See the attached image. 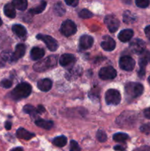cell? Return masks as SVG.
Returning <instances> with one entry per match:
<instances>
[{
	"label": "cell",
	"instance_id": "44",
	"mask_svg": "<svg viewBox=\"0 0 150 151\" xmlns=\"http://www.w3.org/2000/svg\"><path fill=\"white\" fill-rule=\"evenodd\" d=\"M10 151H24V149L21 147H14V148H13Z\"/></svg>",
	"mask_w": 150,
	"mask_h": 151
},
{
	"label": "cell",
	"instance_id": "28",
	"mask_svg": "<svg viewBox=\"0 0 150 151\" xmlns=\"http://www.w3.org/2000/svg\"><path fill=\"white\" fill-rule=\"evenodd\" d=\"M23 111L24 113L28 114H29L32 116H35L37 114H38L37 109H35L34 106H31V105H26V106L24 107Z\"/></svg>",
	"mask_w": 150,
	"mask_h": 151
},
{
	"label": "cell",
	"instance_id": "18",
	"mask_svg": "<svg viewBox=\"0 0 150 151\" xmlns=\"http://www.w3.org/2000/svg\"><path fill=\"white\" fill-rule=\"evenodd\" d=\"M25 52H26V47H25L24 44H19L16 47V50L15 52H13V58L14 60H19L21 58L23 57L25 54Z\"/></svg>",
	"mask_w": 150,
	"mask_h": 151
},
{
	"label": "cell",
	"instance_id": "20",
	"mask_svg": "<svg viewBox=\"0 0 150 151\" xmlns=\"http://www.w3.org/2000/svg\"><path fill=\"white\" fill-rule=\"evenodd\" d=\"M4 13L5 14L6 16L10 19H14L16 17V7L13 6V4H5L4 7Z\"/></svg>",
	"mask_w": 150,
	"mask_h": 151
},
{
	"label": "cell",
	"instance_id": "24",
	"mask_svg": "<svg viewBox=\"0 0 150 151\" xmlns=\"http://www.w3.org/2000/svg\"><path fill=\"white\" fill-rule=\"evenodd\" d=\"M123 20L126 24H131L136 20V17L129 10H126L123 14Z\"/></svg>",
	"mask_w": 150,
	"mask_h": 151
},
{
	"label": "cell",
	"instance_id": "42",
	"mask_svg": "<svg viewBox=\"0 0 150 151\" xmlns=\"http://www.w3.org/2000/svg\"><path fill=\"white\" fill-rule=\"evenodd\" d=\"M36 109H37V112H38V114H42L45 111V109H44V106H41V105L38 106Z\"/></svg>",
	"mask_w": 150,
	"mask_h": 151
},
{
	"label": "cell",
	"instance_id": "8",
	"mask_svg": "<svg viewBox=\"0 0 150 151\" xmlns=\"http://www.w3.org/2000/svg\"><path fill=\"white\" fill-rule=\"evenodd\" d=\"M117 75L116 70L113 66H105L100 69L99 72V76L101 80H112L114 79Z\"/></svg>",
	"mask_w": 150,
	"mask_h": 151
},
{
	"label": "cell",
	"instance_id": "5",
	"mask_svg": "<svg viewBox=\"0 0 150 151\" xmlns=\"http://www.w3.org/2000/svg\"><path fill=\"white\" fill-rule=\"evenodd\" d=\"M60 32L65 36H71L76 32V26L74 22L71 20H66L63 22L60 27Z\"/></svg>",
	"mask_w": 150,
	"mask_h": 151
},
{
	"label": "cell",
	"instance_id": "32",
	"mask_svg": "<svg viewBox=\"0 0 150 151\" xmlns=\"http://www.w3.org/2000/svg\"><path fill=\"white\" fill-rule=\"evenodd\" d=\"M79 16L84 19H90V18H91L93 16V13L90 10H87V9H83L81 11H79Z\"/></svg>",
	"mask_w": 150,
	"mask_h": 151
},
{
	"label": "cell",
	"instance_id": "16",
	"mask_svg": "<svg viewBox=\"0 0 150 151\" xmlns=\"http://www.w3.org/2000/svg\"><path fill=\"white\" fill-rule=\"evenodd\" d=\"M52 86V82L50 79L45 78L42 79L38 82V88L42 91H49Z\"/></svg>",
	"mask_w": 150,
	"mask_h": 151
},
{
	"label": "cell",
	"instance_id": "19",
	"mask_svg": "<svg viewBox=\"0 0 150 151\" xmlns=\"http://www.w3.org/2000/svg\"><path fill=\"white\" fill-rule=\"evenodd\" d=\"M45 54V52L43 49L40 48V47H34L32 49L30 52V56L31 58L34 60H40V59L42 58L44 56Z\"/></svg>",
	"mask_w": 150,
	"mask_h": 151
},
{
	"label": "cell",
	"instance_id": "46",
	"mask_svg": "<svg viewBox=\"0 0 150 151\" xmlns=\"http://www.w3.org/2000/svg\"><path fill=\"white\" fill-rule=\"evenodd\" d=\"M1 24H2V21H1V19L0 18V27L1 26Z\"/></svg>",
	"mask_w": 150,
	"mask_h": 151
},
{
	"label": "cell",
	"instance_id": "37",
	"mask_svg": "<svg viewBox=\"0 0 150 151\" xmlns=\"http://www.w3.org/2000/svg\"><path fill=\"white\" fill-rule=\"evenodd\" d=\"M66 4L71 7H76L79 3V0H65Z\"/></svg>",
	"mask_w": 150,
	"mask_h": 151
},
{
	"label": "cell",
	"instance_id": "6",
	"mask_svg": "<svg viewBox=\"0 0 150 151\" xmlns=\"http://www.w3.org/2000/svg\"><path fill=\"white\" fill-rule=\"evenodd\" d=\"M141 55V58L139 59V66L140 70L138 71V76L140 78H144L146 73V66L147 63L150 62V52L149 51L144 50Z\"/></svg>",
	"mask_w": 150,
	"mask_h": 151
},
{
	"label": "cell",
	"instance_id": "2",
	"mask_svg": "<svg viewBox=\"0 0 150 151\" xmlns=\"http://www.w3.org/2000/svg\"><path fill=\"white\" fill-rule=\"evenodd\" d=\"M57 63V56L51 55L40 61L37 62L33 66V69L38 72H44L49 68H53Z\"/></svg>",
	"mask_w": 150,
	"mask_h": 151
},
{
	"label": "cell",
	"instance_id": "36",
	"mask_svg": "<svg viewBox=\"0 0 150 151\" xmlns=\"http://www.w3.org/2000/svg\"><path fill=\"white\" fill-rule=\"evenodd\" d=\"M140 130L142 133L146 134H150V123L145 124V125H143L140 128Z\"/></svg>",
	"mask_w": 150,
	"mask_h": 151
},
{
	"label": "cell",
	"instance_id": "29",
	"mask_svg": "<svg viewBox=\"0 0 150 151\" xmlns=\"http://www.w3.org/2000/svg\"><path fill=\"white\" fill-rule=\"evenodd\" d=\"M1 57L5 61H15L14 58H13V53H12L11 51H4L3 52H1Z\"/></svg>",
	"mask_w": 150,
	"mask_h": 151
},
{
	"label": "cell",
	"instance_id": "21",
	"mask_svg": "<svg viewBox=\"0 0 150 151\" xmlns=\"http://www.w3.org/2000/svg\"><path fill=\"white\" fill-rule=\"evenodd\" d=\"M35 125L37 126L40 127V128H43V129L45 130H50L54 125V123H53L52 121L50 120H45V119H37L35 122Z\"/></svg>",
	"mask_w": 150,
	"mask_h": 151
},
{
	"label": "cell",
	"instance_id": "4",
	"mask_svg": "<svg viewBox=\"0 0 150 151\" xmlns=\"http://www.w3.org/2000/svg\"><path fill=\"white\" fill-rule=\"evenodd\" d=\"M121 94L118 90L116 89H109L105 93V100L106 103L108 105H116L119 104L121 102Z\"/></svg>",
	"mask_w": 150,
	"mask_h": 151
},
{
	"label": "cell",
	"instance_id": "15",
	"mask_svg": "<svg viewBox=\"0 0 150 151\" xmlns=\"http://www.w3.org/2000/svg\"><path fill=\"white\" fill-rule=\"evenodd\" d=\"M76 60L74 56L71 54H64L63 55H61V57L60 58V64L62 66H68L69 65L72 64Z\"/></svg>",
	"mask_w": 150,
	"mask_h": 151
},
{
	"label": "cell",
	"instance_id": "10",
	"mask_svg": "<svg viewBox=\"0 0 150 151\" xmlns=\"http://www.w3.org/2000/svg\"><path fill=\"white\" fill-rule=\"evenodd\" d=\"M146 44L143 40L135 38L132 40L129 44V49L132 52L135 54H141L145 50Z\"/></svg>",
	"mask_w": 150,
	"mask_h": 151
},
{
	"label": "cell",
	"instance_id": "3",
	"mask_svg": "<svg viewBox=\"0 0 150 151\" xmlns=\"http://www.w3.org/2000/svg\"><path fill=\"white\" fill-rule=\"evenodd\" d=\"M144 86L139 83H128L125 86V94L129 98H136L142 94Z\"/></svg>",
	"mask_w": 150,
	"mask_h": 151
},
{
	"label": "cell",
	"instance_id": "26",
	"mask_svg": "<svg viewBox=\"0 0 150 151\" xmlns=\"http://www.w3.org/2000/svg\"><path fill=\"white\" fill-rule=\"evenodd\" d=\"M13 4L16 9L19 10H25L27 7L26 0H13Z\"/></svg>",
	"mask_w": 150,
	"mask_h": 151
},
{
	"label": "cell",
	"instance_id": "23",
	"mask_svg": "<svg viewBox=\"0 0 150 151\" xmlns=\"http://www.w3.org/2000/svg\"><path fill=\"white\" fill-rule=\"evenodd\" d=\"M67 138L65 136H60V137H57L54 139H53L52 143L55 146L59 147H63L66 145L67 144Z\"/></svg>",
	"mask_w": 150,
	"mask_h": 151
},
{
	"label": "cell",
	"instance_id": "38",
	"mask_svg": "<svg viewBox=\"0 0 150 151\" xmlns=\"http://www.w3.org/2000/svg\"><path fill=\"white\" fill-rule=\"evenodd\" d=\"M113 149H114L115 150H117V151H122V150H125V147H124V146H123V145H118L114 146Z\"/></svg>",
	"mask_w": 150,
	"mask_h": 151
},
{
	"label": "cell",
	"instance_id": "30",
	"mask_svg": "<svg viewBox=\"0 0 150 151\" xmlns=\"http://www.w3.org/2000/svg\"><path fill=\"white\" fill-rule=\"evenodd\" d=\"M54 12L58 16H62L65 13L66 10H65V7H63V5L62 4L61 2H58L54 5Z\"/></svg>",
	"mask_w": 150,
	"mask_h": 151
},
{
	"label": "cell",
	"instance_id": "47",
	"mask_svg": "<svg viewBox=\"0 0 150 151\" xmlns=\"http://www.w3.org/2000/svg\"><path fill=\"white\" fill-rule=\"evenodd\" d=\"M148 81H149V83L150 84V76L149 77V78H148Z\"/></svg>",
	"mask_w": 150,
	"mask_h": 151
},
{
	"label": "cell",
	"instance_id": "41",
	"mask_svg": "<svg viewBox=\"0 0 150 151\" xmlns=\"http://www.w3.org/2000/svg\"><path fill=\"white\" fill-rule=\"evenodd\" d=\"M135 151H150V147H149V146H143V147L137 149Z\"/></svg>",
	"mask_w": 150,
	"mask_h": 151
},
{
	"label": "cell",
	"instance_id": "12",
	"mask_svg": "<svg viewBox=\"0 0 150 151\" xmlns=\"http://www.w3.org/2000/svg\"><path fill=\"white\" fill-rule=\"evenodd\" d=\"M94 44V38L88 35H84L79 38V47L82 50L91 48Z\"/></svg>",
	"mask_w": 150,
	"mask_h": 151
},
{
	"label": "cell",
	"instance_id": "39",
	"mask_svg": "<svg viewBox=\"0 0 150 151\" xmlns=\"http://www.w3.org/2000/svg\"><path fill=\"white\" fill-rule=\"evenodd\" d=\"M144 116H146V118L150 119V108H148V109H145V110H144Z\"/></svg>",
	"mask_w": 150,
	"mask_h": 151
},
{
	"label": "cell",
	"instance_id": "27",
	"mask_svg": "<svg viewBox=\"0 0 150 151\" xmlns=\"http://www.w3.org/2000/svg\"><path fill=\"white\" fill-rule=\"evenodd\" d=\"M113 138L116 142H124L129 139V136L124 133H117L113 135Z\"/></svg>",
	"mask_w": 150,
	"mask_h": 151
},
{
	"label": "cell",
	"instance_id": "9",
	"mask_svg": "<svg viewBox=\"0 0 150 151\" xmlns=\"http://www.w3.org/2000/svg\"><path fill=\"white\" fill-rule=\"evenodd\" d=\"M135 61L129 56H123L119 60V66L123 70L130 72L135 68Z\"/></svg>",
	"mask_w": 150,
	"mask_h": 151
},
{
	"label": "cell",
	"instance_id": "1",
	"mask_svg": "<svg viewBox=\"0 0 150 151\" xmlns=\"http://www.w3.org/2000/svg\"><path fill=\"white\" fill-rule=\"evenodd\" d=\"M32 91V86L27 83H21L16 86V88L12 91L11 97L14 100H21L26 98L30 94Z\"/></svg>",
	"mask_w": 150,
	"mask_h": 151
},
{
	"label": "cell",
	"instance_id": "45",
	"mask_svg": "<svg viewBox=\"0 0 150 151\" xmlns=\"http://www.w3.org/2000/svg\"><path fill=\"white\" fill-rule=\"evenodd\" d=\"M122 1L126 4H130L132 3V0H122Z\"/></svg>",
	"mask_w": 150,
	"mask_h": 151
},
{
	"label": "cell",
	"instance_id": "7",
	"mask_svg": "<svg viewBox=\"0 0 150 151\" xmlns=\"http://www.w3.org/2000/svg\"><path fill=\"white\" fill-rule=\"evenodd\" d=\"M36 38H38V39L42 41L44 43H45L47 48H48L50 51H55L57 49V47H58V44H57V42L56 41V40L54 39V38H52V37L49 36V35L38 34L36 36Z\"/></svg>",
	"mask_w": 150,
	"mask_h": 151
},
{
	"label": "cell",
	"instance_id": "14",
	"mask_svg": "<svg viewBox=\"0 0 150 151\" xmlns=\"http://www.w3.org/2000/svg\"><path fill=\"white\" fill-rule=\"evenodd\" d=\"M16 137L19 139H22L24 140H29L35 137V134L26 131L23 128H20L16 131Z\"/></svg>",
	"mask_w": 150,
	"mask_h": 151
},
{
	"label": "cell",
	"instance_id": "22",
	"mask_svg": "<svg viewBox=\"0 0 150 151\" xmlns=\"http://www.w3.org/2000/svg\"><path fill=\"white\" fill-rule=\"evenodd\" d=\"M12 30L19 38H24L26 35V29L21 24H14L12 27Z\"/></svg>",
	"mask_w": 150,
	"mask_h": 151
},
{
	"label": "cell",
	"instance_id": "40",
	"mask_svg": "<svg viewBox=\"0 0 150 151\" xmlns=\"http://www.w3.org/2000/svg\"><path fill=\"white\" fill-rule=\"evenodd\" d=\"M144 32H145V34L146 35L147 38H148L149 39H150V25L149 26H147L145 28Z\"/></svg>",
	"mask_w": 150,
	"mask_h": 151
},
{
	"label": "cell",
	"instance_id": "31",
	"mask_svg": "<svg viewBox=\"0 0 150 151\" xmlns=\"http://www.w3.org/2000/svg\"><path fill=\"white\" fill-rule=\"evenodd\" d=\"M96 139L100 142H104L107 141V134L104 131L99 130L96 133Z\"/></svg>",
	"mask_w": 150,
	"mask_h": 151
},
{
	"label": "cell",
	"instance_id": "11",
	"mask_svg": "<svg viewBox=\"0 0 150 151\" xmlns=\"http://www.w3.org/2000/svg\"><path fill=\"white\" fill-rule=\"evenodd\" d=\"M104 23L107 25V28L110 32H116L118 28L119 27V25H120L119 19H116L115 16H112V15L106 16L105 19H104Z\"/></svg>",
	"mask_w": 150,
	"mask_h": 151
},
{
	"label": "cell",
	"instance_id": "17",
	"mask_svg": "<svg viewBox=\"0 0 150 151\" xmlns=\"http://www.w3.org/2000/svg\"><path fill=\"white\" fill-rule=\"evenodd\" d=\"M133 31L130 29H125L119 34V39L122 42H127L133 36Z\"/></svg>",
	"mask_w": 150,
	"mask_h": 151
},
{
	"label": "cell",
	"instance_id": "25",
	"mask_svg": "<svg viewBox=\"0 0 150 151\" xmlns=\"http://www.w3.org/2000/svg\"><path fill=\"white\" fill-rule=\"evenodd\" d=\"M46 7V1L43 0L37 7L30 9L29 10V13H32V14H39V13H42L45 10Z\"/></svg>",
	"mask_w": 150,
	"mask_h": 151
},
{
	"label": "cell",
	"instance_id": "33",
	"mask_svg": "<svg viewBox=\"0 0 150 151\" xmlns=\"http://www.w3.org/2000/svg\"><path fill=\"white\" fill-rule=\"evenodd\" d=\"M135 4L138 7L146 8L150 4V0H135Z\"/></svg>",
	"mask_w": 150,
	"mask_h": 151
},
{
	"label": "cell",
	"instance_id": "35",
	"mask_svg": "<svg viewBox=\"0 0 150 151\" xmlns=\"http://www.w3.org/2000/svg\"><path fill=\"white\" fill-rule=\"evenodd\" d=\"M0 85H1L3 88H9L12 86V85H13V83H12V81H10V80L5 79V80H3V81H1V82L0 83Z\"/></svg>",
	"mask_w": 150,
	"mask_h": 151
},
{
	"label": "cell",
	"instance_id": "13",
	"mask_svg": "<svg viewBox=\"0 0 150 151\" xmlns=\"http://www.w3.org/2000/svg\"><path fill=\"white\" fill-rule=\"evenodd\" d=\"M101 48L105 51H113L116 48V42L113 38L109 36H105L104 38V41L101 44Z\"/></svg>",
	"mask_w": 150,
	"mask_h": 151
},
{
	"label": "cell",
	"instance_id": "43",
	"mask_svg": "<svg viewBox=\"0 0 150 151\" xmlns=\"http://www.w3.org/2000/svg\"><path fill=\"white\" fill-rule=\"evenodd\" d=\"M4 127H5V128L7 130V131H9V130L11 129L12 123L10 122H9V121H7V122H5V125H4Z\"/></svg>",
	"mask_w": 150,
	"mask_h": 151
},
{
	"label": "cell",
	"instance_id": "34",
	"mask_svg": "<svg viewBox=\"0 0 150 151\" xmlns=\"http://www.w3.org/2000/svg\"><path fill=\"white\" fill-rule=\"evenodd\" d=\"M70 151H81L80 147L74 140H71L70 142Z\"/></svg>",
	"mask_w": 150,
	"mask_h": 151
}]
</instances>
